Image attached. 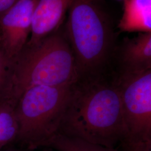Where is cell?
<instances>
[{
    "label": "cell",
    "instance_id": "cell-1",
    "mask_svg": "<svg viewBox=\"0 0 151 151\" xmlns=\"http://www.w3.org/2000/svg\"><path fill=\"white\" fill-rule=\"evenodd\" d=\"M59 133L108 148L120 144L124 126L116 79L104 74L72 83Z\"/></svg>",
    "mask_w": 151,
    "mask_h": 151
},
{
    "label": "cell",
    "instance_id": "cell-8",
    "mask_svg": "<svg viewBox=\"0 0 151 151\" xmlns=\"http://www.w3.org/2000/svg\"><path fill=\"white\" fill-rule=\"evenodd\" d=\"M119 73H138L151 70V32H139L125 40L120 51Z\"/></svg>",
    "mask_w": 151,
    "mask_h": 151
},
{
    "label": "cell",
    "instance_id": "cell-3",
    "mask_svg": "<svg viewBox=\"0 0 151 151\" xmlns=\"http://www.w3.org/2000/svg\"><path fill=\"white\" fill-rule=\"evenodd\" d=\"M67 37L78 78L104 75L113 48L108 22L91 0H74L69 9Z\"/></svg>",
    "mask_w": 151,
    "mask_h": 151
},
{
    "label": "cell",
    "instance_id": "cell-10",
    "mask_svg": "<svg viewBox=\"0 0 151 151\" xmlns=\"http://www.w3.org/2000/svg\"><path fill=\"white\" fill-rule=\"evenodd\" d=\"M45 146L58 151H119L115 148L97 145L60 133L54 135Z\"/></svg>",
    "mask_w": 151,
    "mask_h": 151
},
{
    "label": "cell",
    "instance_id": "cell-12",
    "mask_svg": "<svg viewBox=\"0 0 151 151\" xmlns=\"http://www.w3.org/2000/svg\"><path fill=\"white\" fill-rule=\"evenodd\" d=\"M11 62L0 45V102L5 100L7 97Z\"/></svg>",
    "mask_w": 151,
    "mask_h": 151
},
{
    "label": "cell",
    "instance_id": "cell-6",
    "mask_svg": "<svg viewBox=\"0 0 151 151\" xmlns=\"http://www.w3.org/2000/svg\"><path fill=\"white\" fill-rule=\"evenodd\" d=\"M38 0H19L1 16V46L11 61L27 43Z\"/></svg>",
    "mask_w": 151,
    "mask_h": 151
},
{
    "label": "cell",
    "instance_id": "cell-7",
    "mask_svg": "<svg viewBox=\"0 0 151 151\" xmlns=\"http://www.w3.org/2000/svg\"><path fill=\"white\" fill-rule=\"evenodd\" d=\"M73 1L38 0L27 44L35 43L53 33L63 22Z\"/></svg>",
    "mask_w": 151,
    "mask_h": 151
},
{
    "label": "cell",
    "instance_id": "cell-9",
    "mask_svg": "<svg viewBox=\"0 0 151 151\" xmlns=\"http://www.w3.org/2000/svg\"><path fill=\"white\" fill-rule=\"evenodd\" d=\"M119 28L126 32H151V0H124Z\"/></svg>",
    "mask_w": 151,
    "mask_h": 151
},
{
    "label": "cell",
    "instance_id": "cell-13",
    "mask_svg": "<svg viewBox=\"0 0 151 151\" xmlns=\"http://www.w3.org/2000/svg\"><path fill=\"white\" fill-rule=\"evenodd\" d=\"M121 146L122 150L119 151H151V143L121 144Z\"/></svg>",
    "mask_w": 151,
    "mask_h": 151
},
{
    "label": "cell",
    "instance_id": "cell-14",
    "mask_svg": "<svg viewBox=\"0 0 151 151\" xmlns=\"http://www.w3.org/2000/svg\"><path fill=\"white\" fill-rule=\"evenodd\" d=\"M19 0H0V15L2 16Z\"/></svg>",
    "mask_w": 151,
    "mask_h": 151
},
{
    "label": "cell",
    "instance_id": "cell-4",
    "mask_svg": "<svg viewBox=\"0 0 151 151\" xmlns=\"http://www.w3.org/2000/svg\"><path fill=\"white\" fill-rule=\"evenodd\" d=\"M71 85L36 86L24 92L15 107L16 138L30 149L45 146L60 132Z\"/></svg>",
    "mask_w": 151,
    "mask_h": 151
},
{
    "label": "cell",
    "instance_id": "cell-2",
    "mask_svg": "<svg viewBox=\"0 0 151 151\" xmlns=\"http://www.w3.org/2000/svg\"><path fill=\"white\" fill-rule=\"evenodd\" d=\"M78 76L67 39L53 32L35 43L27 44L11 61L5 100L16 104L23 92L36 86L71 85Z\"/></svg>",
    "mask_w": 151,
    "mask_h": 151
},
{
    "label": "cell",
    "instance_id": "cell-11",
    "mask_svg": "<svg viewBox=\"0 0 151 151\" xmlns=\"http://www.w3.org/2000/svg\"><path fill=\"white\" fill-rule=\"evenodd\" d=\"M15 107V104L10 100L0 102V148L16 138L17 124Z\"/></svg>",
    "mask_w": 151,
    "mask_h": 151
},
{
    "label": "cell",
    "instance_id": "cell-5",
    "mask_svg": "<svg viewBox=\"0 0 151 151\" xmlns=\"http://www.w3.org/2000/svg\"><path fill=\"white\" fill-rule=\"evenodd\" d=\"M124 138L121 144L151 143V70L119 73Z\"/></svg>",
    "mask_w": 151,
    "mask_h": 151
}]
</instances>
